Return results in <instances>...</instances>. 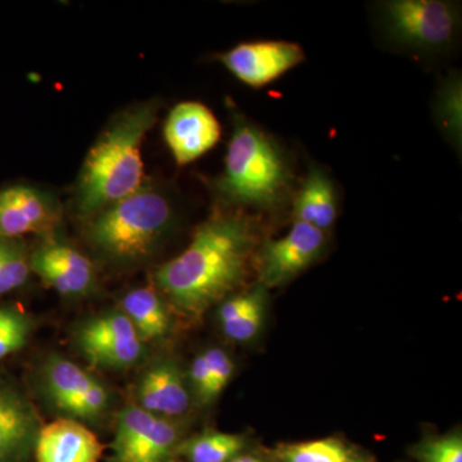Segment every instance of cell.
Instances as JSON below:
<instances>
[{"instance_id":"obj_3","label":"cell","mask_w":462,"mask_h":462,"mask_svg":"<svg viewBox=\"0 0 462 462\" xmlns=\"http://www.w3.org/2000/svg\"><path fill=\"white\" fill-rule=\"evenodd\" d=\"M291 169L284 149L243 116L234 117L223 175L221 199L231 206L272 211L287 202Z\"/></svg>"},{"instance_id":"obj_14","label":"cell","mask_w":462,"mask_h":462,"mask_svg":"<svg viewBox=\"0 0 462 462\" xmlns=\"http://www.w3.org/2000/svg\"><path fill=\"white\" fill-rule=\"evenodd\" d=\"M42 427L35 406L0 379V462H29Z\"/></svg>"},{"instance_id":"obj_16","label":"cell","mask_w":462,"mask_h":462,"mask_svg":"<svg viewBox=\"0 0 462 462\" xmlns=\"http://www.w3.org/2000/svg\"><path fill=\"white\" fill-rule=\"evenodd\" d=\"M138 406L153 415L179 416L189 407V393L176 365L170 361L154 364L143 374L136 389Z\"/></svg>"},{"instance_id":"obj_25","label":"cell","mask_w":462,"mask_h":462,"mask_svg":"<svg viewBox=\"0 0 462 462\" xmlns=\"http://www.w3.org/2000/svg\"><path fill=\"white\" fill-rule=\"evenodd\" d=\"M421 462H462V439L460 436L437 438L422 443L418 448Z\"/></svg>"},{"instance_id":"obj_2","label":"cell","mask_w":462,"mask_h":462,"mask_svg":"<svg viewBox=\"0 0 462 462\" xmlns=\"http://www.w3.org/2000/svg\"><path fill=\"white\" fill-rule=\"evenodd\" d=\"M157 114L154 102L127 109L90 149L76 188V205L85 217L142 188V144L156 123Z\"/></svg>"},{"instance_id":"obj_23","label":"cell","mask_w":462,"mask_h":462,"mask_svg":"<svg viewBox=\"0 0 462 462\" xmlns=\"http://www.w3.org/2000/svg\"><path fill=\"white\" fill-rule=\"evenodd\" d=\"M32 321L14 307H0V360L25 346Z\"/></svg>"},{"instance_id":"obj_20","label":"cell","mask_w":462,"mask_h":462,"mask_svg":"<svg viewBox=\"0 0 462 462\" xmlns=\"http://www.w3.org/2000/svg\"><path fill=\"white\" fill-rule=\"evenodd\" d=\"M281 460L282 462H372L366 456L334 438L284 447L281 449Z\"/></svg>"},{"instance_id":"obj_5","label":"cell","mask_w":462,"mask_h":462,"mask_svg":"<svg viewBox=\"0 0 462 462\" xmlns=\"http://www.w3.org/2000/svg\"><path fill=\"white\" fill-rule=\"evenodd\" d=\"M380 25L396 47L434 54L448 50L461 26L460 7L446 0H388L379 5Z\"/></svg>"},{"instance_id":"obj_15","label":"cell","mask_w":462,"mask_h":462,"mask_svg":"<svg viewBox=\"0 0 462 462\" xmlns=\"http://www.w3.org/2000/svg\"><path fill=\"white\" fill-rule=\"evenodd\" d=\"M33 454L38 462H99L103 445L83 422L63 418L42 425Z\"/></svg>"},{"instance_id":"obj_9","label":"cell","mask_w":462,"mask_h":462,"mask_svg":"<svg viewBox=\"0 0 462 462\" xmlns=\"http://www.w3.org/2000/svg\"><path fill=\"white\" fill-rule=\"evenodd\" d=\"M78 340L90 363L107 369L132 366L143 355V340L123 311L87 322L79 331Z\"/></svg>"},{"instance_id":"obj_22","label":"cell","mask_w":462,"mask_h":462,"mask_svg":"<svg viewBox=\"0 0 462 462\" xmlns=\"http://www.w3.org/2000/svg\"><path fill=\"white\" fill-rule=\"evenodd\" d=\"M30 273V256L23 245L0 236V296L23 287Z\"/></svg>"},{"instance_id":"obj_21","label":"cell","mask_w":462,"mask_h":462,"mask_svg":"<svg viewBox=\"0 0 462 462\" xmlns=\"http://www.w3.org/2000/svg\"><path fill=\"white\" fill-rule=\"evenodd\" d=\"M245 439L236 434L206 431L180 446L189 462H229L240 454Z\"/></svg>"},{"instance_id":"obj_28","label":"cell","mask_w":462,"mask_h":462,"mask_svg":"<svg viewBox=\"0 0 462 462\" xmlns=\"http://www.w3.org/2000/svg\"><path fill=\"white\" fill-rule=\"evenodd\" d=\"M229 462H263L258 460V458L254 457V456H236V458Z\"/></svg>"},{"instance_id":"obj_26","label":"cell","mask_w":462,"mask_h":462,"mask_svg":"<svg viewBox=\"0 0 462 462\" xmlns=\"http://www.w3.org/2000/svg\"><path fill=\"white\" fill-rule=\"evenodd\" d=\"M211 375L212 396L217 397L233 376L234 364L223 349H208L205 352Z\"/></svg>"},{"instance_id":"obj_10","label":"cell","mask_w":462,"mask_h":462,"mask_svg":"<svg viewBox=\"0 0 462 462\" xmlns=\"http://www.w3.org/2000/svg\"><path fill=\"white\" fill-rule=\"evenodd\" d=\"M327 245L325 231L294 221L291 229L281 239L264 245L261 254V281L267 287H278L296 278L315 263Z\"/></svg>"},{"instance_id":"obj_12","label":"cell","mask_w":462,"mask_h":462,"mask_svg":"<svg viewBox=\"0 0 462 462\" xmlns=\"http://www.w3.org/2000/svg\"><path fill=\"white\" fill-rule=\"evenodd\" d=\"M60 220L58 200L48 191L27 185L0 190V236L18 239L53 230Z\"/></svg>"},{"instance_id":"obj_19","label":"cell","mask_w":462,"mask_h":462,"mask_svg":"<svg viewBox=\"0 0 462 462\" xmlns=\"http://www.w3.org/2000/svg\"><path fill=\"white\" fill-rule=\"evenodd\" d=\"M434 118L438 129L458 151L462 139V84L458 72L447 76L434 99Z\"/></svg>"},{"instance_id":"obj_4","label":"cell","mask_w":462,"mask_h":462,"mask_svg":"<svg viewBox=\"0 0 462 462\" xmlns=\"http://www.w3.org/2000/svg\"><path fill=\"white\" fill-rule=\"evenodd\" d=\"M173 220L175 209L167 194L142 185L135 193L91 216L87 236L108 260L138 263L162 242Z\"/></svg>"},{"instance_id":"obj_13","label":"cell","mask_w":462,"mask_h":462,"mask_svg":"<svg viewBox=\"0 0 462 462\" xmlns=\"http://www.w3.org/2000/svg\"><path fill=\"white\" fill-rule=\"evenodd\" d=\"M30 269L60 296H87L96 285V270L89 258L58 240L44 243L32 252Z\"/></svg>"},{"instance_id":"obj_1","label":"cell","mask_w":462,"mask_h":462,"mask_svg":"<svg viewBox=\"0 0 462 462\" xmlns=\"http://www.w3.org/2000/svg\"><path fill=\"white\" fill-rule=\"evenodd\" d=\"M254 242L245 215H216L185 251L157 270L154 281L178 311L197 318L243 282Z\"/></svg>"},{"instance_id":"obj_11","label":"cell","mask_w":462,"mask_h":462,"mask_svg":"<svg viewBox=\"0 0 462 462\" xmlns=\"http://www.w3.org/2000/svg\"><path fill=\"white\" fill-rule=\"evenodd\" d=\"M163 135L176 163L189 165L217 144L221 126L211 109L199 102H182L167 117Z\"/></svg>"},{"instance_id":"obj_6","label":"cell","mask_w":462,"mask_h":462,"mask_svg":"<svg viewBox=\"0 0 462 462\" xmlns=\"http://www.w3.org/2000/svg\"><path fill=\"white\" fill-rule=\"evenodd\" d=\"M178 440L172 421L129 406L117 416L112 462H165Z\"/></svg>"},{"instance_id":"obj_27","label":"cell","mask_w":462,"mask_h":462,"mask_svg":"<svg viewBox=\"0 0 462 462\" xmlns=\"http://www.w3.org/2000/svg\"><path fill=\"white\" fill-rule=\"evenodd\" d=\"M190 376L194 389H196L200 400L205 401V402L214 400L211 375H209V367L205 354L194 358L193 364H191Z\"/></svg>"},{"instance_id":"obj_17","label":"cell","mask_w":462,"mask_h":462,"mask_svg":"<svg viewBox=\"0 0 462 462\" xmlns=\"http://www.w3.org/2000/svg\"><path fill=\"white\" fill-rule=\"evenodd\" d=\"M338 191L333 179L321 167L310 166L293 199L294 221L325 231L333 226L338 216Z\"/></svg>"},{"instance_id":"obj_7","label":"cell","mask_w":462,"mask_h":462,"mask_svg":"<svg viewBox=\"0 0 462 462\" xmlns=\"http://www.w3.org/2000/svg\"><path fill=\"white\" fill-rule=\"evenodd\" d=\"M44 387L57 409L78 421L97 420L111 403L106 385L66 358L51 357L48 361Z\"/></svg>"},{"instance_id":"obj_18","label":"cell","mask_w":462,"mask_h":462,"mask_svg":"<svg viewBox=\"0 0 462 462\" xmlns=\"http://www.w3.org/2000/svg\"><path fill=\"white\" fill-rule=\"evenodd\" d=\"M121 311L132 322L143 342L161 339L170 329L169 312L153 289L138 288L125 294Z\"/></svg>"},{"instance_id":"obj_24","label":"cell","mask_w":462,"mask_h":462,"mask_svg":"<svg viewBox=\"0 0 462 462\" xmlns=\"http://www.w3.org/2000/svg\"><path fill=\"white\" fill-rule=\"evenodd\" d=\"M263 316V291L256 289L249 305L234 320L221 325L224 333L236 342H247L260 330Z\"/></svg>"},{"instance_id":"obj_8","label":"cell","mask_w":462,"mask_h":462,"mask_svg":"<svg viewBox=\"0 0 462 462\" xmlns=\"http://www.w3.org/2000/svg\"><path fill=\"white\" fill-rule=\"evenodd\" d=\"M300 44L284 41L243 42L221 54L220 60L243 84L260 89L305 60Z\"/></svg>"}]
</instances>
